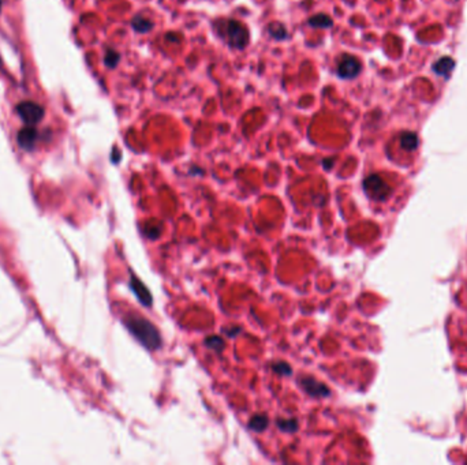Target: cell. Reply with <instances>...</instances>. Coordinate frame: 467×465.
<instances>
[{
  "label": "cell",
  "instance_id": "obj_1",
  "mask_svg": "<svg viewBox=\"0 0 467 465\" xmlns=\"http://www.w3.org/2000/svg\"><path fill=\"white\" fill-rule=\"evenodd\" d=\"M123 324L131 334L136 337L145 348L153 351V349H159L161 347L163 341H161L159 330L146 318L140 317V315H134V314H129L123 318Z\"/></svg>",
  "mask_w": 467,
  "mask_h": 465
},
{
  "label": "cell",
  "instance_id": "obj_2",
  "mask_svg": "<svg viewBox=\"0 0 467 465\" xmlns=\"http://www.w3.org/2000/svg\"><path fill=\"white\" fill-rule=\"evenodd\" d=\"M213 26L216 33L221 38H224L225 41L228 42V45L232 48L245 49V47L249 44V40H250L249 29L237 19H224L220 22H215Z\"/></svg>",
  "mask_w": 467,
  "mask_h": 465
},
{
  "label": "cell",
  "instance_id": "obj_3",
  "mask_svg": "<svg viewBox=\"0 0 467 465\" xmlns=\"http://www.w3.org/2000/svg\"><path fill=\"white\" fill-rule=\"evenodd\" d=\"M363 190L374 200H385L391 194L390 186L379 175H370L363 180Z\"/></svg>",
  "mask_w": 467,
  "mask_h": 465
},
{
  "label": "cell",
  "instance_id": "obj_4",
  "mask_svg": "<svg viewBox=\"0 0 467 465\" xmlns=\"http://www.w3.org/2000/svg\"><path fill=\"white\" fill-rule=\"evenodd\" d=\"M361 62L353 55H343L337 63V75L343 79H353L361 72Z\"/></svg>",
  "mask_w": 467,
  "mask_h": 465
},
{
  "label": "cell",
  "instance_id": "obj_5",
  "mask_svg": "<svg viewBox=\"0 0 467 465\" xmlns=\"http://www.w3.org/2000/svg\"><path fill=\"white\" fill-rule=\"evenodd\" d=\"M299 385L303 389V392L309 395L310 397L314 399H323V397H328L331 395V390L326 386L324 382H320L317 379H314L313 377H303L299 379Z\"/></svg>",
  "mask_w": 467,
  "mask_h": 465
},
{
  "label": "cell",
  "instance_id": "obj_6",
  "mask_svg": "<svg viewBox=\"0 0 467 465\" xmlns=\"http://www.w3.org/2000/svg\"><path fill=\"white\" fill-rule=\"evenodd\" d=\"M17 111L21 119L28 124L37 123L44 116V111H42L41 106L37 105L35 102H21L17 106Z\"/></svg>",
  "mask_w": 467,
  "mask_h": 465
},
{
  "label": "cell",
  "instance_id": "obj_7",
  "mask_svg": "<svg viewBox=\"0 0 467 465\" xmlns=\"http://www.w3.org/2000/svg\"><path fill=\"white\" fill-rule=\"evenodd\" d=\"M130 287L133 289V292L138 298V300L141 301L144 306H152V295L149 292V289L140 281V278H137L136 276H131Z\"/></svg>",
  "mask_w": 467,
  "mask_h": 465
},
{
  "label": "cell",
  "instance_id": "obj_8",
  "mask_svg": "<svg viewBox=\"0 0 467 465\" xmlns=\"http://www.w3.org/2000/svg\"><path fill=\"white\" fill-rule=\"evenodd\" d=\"M36 139H37V131H36V129H32V127L24 129L18 135L19 146H22L26 150H30L32 147L35 146Z\"/></svg>",
  "mask_w": 467,
  "mask_h": 465
},
{
  "label": "cell",
  "instance_id": "obj_9",
  "mask_svg": "<svg viewBox=\"0 0 467 465\" xmlns=\"http://www.w3.org/2000/svg\"><path fill=\"white\" fill-rule=\"evenodd\" d=\"M454 67H455V62L451 58H448V56H445V58L438 59L433 65V70H434V72H437L438 75L447 77V75H450L451 71L454 70Z\"/></svg>",
  "mask_w": 467,
  "mask_h": 465
},
{
  "label": "cell",
  "instance_id": "obj_10",
  "mask_svg": "<svg viewBox=\"0 0 467 465\" xmlns=\"http://www.w3.org/2000/svg\"><path fill=\"white\" fill-rule=\"evenodd\" d=\"M131 26L138 33H148V32L153 29L154 24L149 18L144 17V15H137V17L133 18Z\"/></svg>",
  "mask_w": 467,
  "mask_h": 465
},
{
  "label": "cell",
  "instance_id": "obj_11",
  "mask_svg": "<svg viewBox=\"0 0 467 465\" xmlns=\"http://www.w3.org/2000/svg\"><path fill=\"white\" fill-rule=\"evenodd\" d=\"M400 145H402L404 150L413 152V150H415L418 147V136L414 133H411V131H406L400 136Z\"/></svg>",
  "mask_w": 467,
  "mask_h": 465
},
{
  "label": "cell",
  "instance_id": "obj_12",
  "mask_svg": "<svg viewBox=\"0 0 467 465\" xmlns=\"http://www.w3.org/2000/svg\"><path fill=\"white\" fill-rule=\"evenodd\" d=\"M308 24L312 28H316V29H328V28H332L333 21L325 14H319V15H314V17L310 18Z\"/></svg>",
  "mask_w": 467,
  "mask_h": 465
},
{
  "label": "cell",
  "instance_id": "obj_13",
  "mask_svg": "<svg viewBox=\"0 0 467 465\" xmlns=\"http://www.w3.org/2000/svg\"><path fill=\"white\" fill-rule=\"evenodd\" d=\"M268 416L265 415H254L253 418L250 419V422H249V429H251L255 432H262V431L265 430L266 427H268Z\"/></svg>",
  "mask_w": 467,
  "mask_h": 465
},
{
  "label": "cell",
  "instance_id": "obj_14",
  "mask_svg": "<svg viewBox=\"0 0 467 465\" xmlns=\"http://www.w3.org/2000/svg\"><path fill=\"white\" fill-rule=\"evenodd\" d=\"M268 32L276 40H286L287 38V30L284 28V25L280 22H272L268 26Z\"/></svg>",
  "mask_w": 467,
  "mask_h": 465
},
{
  "label": "cell",
  "instance_id": "obj_15",
  "mask_svg": "<svg viewBox=\"0 0 467 465\" xmlns=\"http://www.w3.org/2000/svg\"><path fill=\"white\" fill-rule=\"evenodd\" d=\"M276 426L283 432H295L298 430V422L295 419H278Z\"/></svg>",
  "mask_w": 467,
  "mask_h": 465
},
{
  "label": "cell",
  "instance_id": "obj_16",
  "mask_svg": "<svg viewBox=\"0 0 467 465\" xmlns=\"http://www.w3.org/2000/svg\"><path fill=\"white\" fill-rule=\"evenodd\" d=\"M205 345L215 352L220 353L224 349V340L219 336H211L205 338Z\"/></svg>",
  "mask_w": 467,
  "mask_h": 465
},
{
  "label": "cell",
  "instance_id": "obj_17",
  "mask_svg": "<svg viewBox=\"0 0 467 465\" xmlns=\"http://www.w3.org/2000/svg\"><path fill=\"white\" fill-rule=\"evenodd\" d=\"M272 370L273 372H276L278 375H282V377H287V375L292 374L291 365L286 362H275L272 365Z\"/></svg>",
  "mask_w": 467,
  "mask_h": 465
},
{
  "label": "cell",
  "instance_id": "obj_18",
  "mask_svg": "<svg viewBox=\"0 0 467 465\" xmlns=\"http://www.w3.org/2000/svg\"><path fill=\"white\" fill-rule=\"evenodd\" d=\"M119 60H120V55H119L116 51H113V49H108V51H107L104 62H106V65L108 66V67H111V68H112V67H116Z\"/></svg>",
  "mask_w": 467,
  "mask_h": 465
},
{
  "label": "cell",
  "instance_id": "obj_19",
  "mask_svg": "<svg viewBox=\"0 0 467 465\" xmlns=\"http://www.w3.org/2000/svg\"><path fill=\"white\" fill-rule=\"evenodd\" d=\"M161 233V225L153 224V225H146V230H145V235L148 236L149 239H157Z\"/></svg>",
  "mask_w": 467,
  "mask_h": 465
},
{
  "label": "cell",
  "instance_id": "obj_20",
  "mask_svg": "<svg viewBox=\"0 0 467 465\" xmlns=\"http://www.w3.org/2000/svg\"><path fill=\"white\" fill-rule=\"evenodd\" d=\"M221 332L225 333L228 337H235V336H238L241 332H242V329H241V328H234V326H231V328H224Z\"/></svg>",
  "mask_w": 467,
  "mask_h": 465
},
{
  "label": "cell",
  "instance_id": "obj_21",
  "mask_svg": "<svg viewBox=\"0 0 467 465\" xmlns=\"http://www.w3.org/2000/svg\"><path fill=\"white\" fill-rule=\"evenodd\" d=\"M323 164H324V168H325V169H329L332 165H333V160L325 159V160H324V163H323Z\"/></svg>",
  "mask_w": 467,
  "mask_h": 465
},
{
  "label": "cell",
  "instance_id": "obj_22",
  "mask_svg": "<svg viewBox=\"0 0 467 465\" xmlns=\"http://www.w3.org/2000/svg\"><path fill=\"white\" fill-rule=\"evenodd\" d=\"M0 6H1V1H0Z\"/></svg>",
  "mask_w": 467,
  "mask_h": 465
}]
</instances>
